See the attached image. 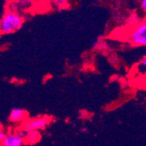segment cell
Masks as SVG:
<instances>
[{
  "mask_svg": "<svg viewBox=\"0 0 146 146\" xmlns=\"http://www.w3.org/2000/svg\"><path fill=\"white\" fill-rule=\"evenodd\" d=\"M24 17L15 9L8 10L0 19V33L11 34L21 29L24 25Z\"/></svg>",
  "mask_w": 146,
  "mask_h": 146,
  "instance_id": "obj_1",
  "label": "cell"
},
{
  "mask_svg": "<svg viewBox=\"0 0 146 146\" xmlns=\"http://www.w3.org/2000/svg\"><path fill=\"white\" fill-rule=\"evenodd\" d=\"M129 41L136 46H146V20L139 23L129 33Z\"/></svg>",
  "mask_w": 146,
  "mask_h": 146,
  "instance_id": "obj_2",
  "label": "cell"
},
{
  "mask_svg": "<svg viewBox=\"0 0 146 146\" xmlns=\"http://www.w3.org/2000/svg\"><path fill=\"white\" fill-rule=\"evenodd\" d=\"M52 122V118L46 115H43V116H38V117H35L33 119H29V120H26L23 125L22 128L29 130V131H33V130H41L46 129Z\"/></svg>",
  "mask_w": 146,
  "mask_h": 146,
  "instance_id": "obj_3",
  "label": "cell"
},
{
  "mask_svg": "<svg viewBox=\"0 0 146 146\" xmlns=\"http://www.w3.org/2000/svg\"><path fill=\"white\" fill-rule=\"evenodd\" d=\"M26 115H27V113H26V111L24 109H21V108L12 109L9 115V120L10 122L15 123H20L25 120Z\"/></svg>",
  "mask_w": 146,
  "mask_h": 146,
  "instance_id": "obj_4",
  "label": "cell"
},
{
  "mask_svg": "<svg viewBox=\"0 0 146 146\" xmlns=\"http://www.w3.org/2000/svg\"><path fill=\"white\" fill-rule=\"evenodd\" d=\"M25 140L18 137L16 134H7L4 141L1 143L2 146H23Z\"/></svg>",
  "mask_w": 146,
  "mask_h": 146,
  "instance_id": "obj_5",
  "label": "cell"
},
{
  "mask_svg": "<svg viewBox=\"0 0 146 146\" xmlns=\"http://www.w3.org/2000/svg\"><path fill=\"white\" fill-rule=\"evenodd\" d=\"M41 139V135L39 133L38 130H33L30 131V133L28 134L27 137H26L25 140L26 141V143L33 145L37 143L38 142H39Z\"/></svg>",
  "mask_w": 146,
  "mask_h": 146,
  "instance_id": "obj_6",
  "label": "cell"
},
{
  "mask_svg": "<svg viewBox=\"0 0 146 146\" xmlns=\"http://www.w3.org/2000/svg\"><path fill=\"white\" fill-rule=\"evenodd\" d=\"M29 133H30V131H29V130H26V129L21 128V129H18V130L16 131V133H15V134H16L18 137H19L20 138H22V139L25 140L26 137H27V136H28Z\"/></svg>",
  "mask_w": 146,
  "mask_h": 146,
  "instance_id": "obj_7",
  "label": "cell"
},
{
  "mask_svg": "<svg viewBox=\"0 0 146 146\" xmlns=\"http://www.w3.org/2000/svg\"><path fill=\"white\" fill-rule=\"evenodd\" d=\"M52 2L56 6L64 7L66 5V3H67V0H52Z\"/></svg>",
  "mask_w": 146,
  "mask_h": 146,
  "instance_id": "obj_8",
  "label": "cell"
},
{
  "mask_svg": "<svg viewBox=\"0 0 146 146\" xmlns=\"http://www.w3.org/2000/svg\"><path fill=\"white\" fill-rule=\"evenodd\" d=\"M138 68L140 70H146V57H144L143 59L141 60Z\"/></svg>",
  "mask_w": 146,
  "mask_h": 146,
  "instance_id": "obj_9",
  "label": "cell"
},
{
  "mask_svg": "<svg viewBox=\"0 0 146 146\" xmlns=\"http://www.w3.org/2000/svg\"><path fill=\"white\" fill-rule=\"evenodd\" d=\"M6 135H7V133H6L5 130H1V129H0V143H1L4 141V139L5 138Z\"/></svg>",
  "mask_w": 146,
  "mask_h": 146,
  "instance_id": "obj_10",
  "label": "cell"
},
{
  "mask_svg": "<svg viewBox=\"0 0 146 146\" xmlns=\"http://www.w3.org/2000/svg\"><path fill=\"white\" fill-rule=\"evenodd\" d=\"M141 8L146 12V0H141Z\"/></svg>",
  "mask_w": 146,
  "mask_h": 146,
  "instance_id": "obj_11",
  "label": "cell"
},
{
  "mask_svg": "<svg viewBox=\"0 0 146 146\" xmlns=\"http://www.w3.org/2000/svg\"><path fill=\"white\" fill-rule=\"evenodd\" d=\"M88 131V129L86 127H81L79 129V132H81V133H87Z\"/></svg>",
  "mask_w": 146,
  "mask_h": 146,
  "instance_id": "obj_12",
  "label": "cell"
},
{
  "mask_svg": "<svg viewBox=\"0 0 146 146\" xmlns=\"http://www.w3.org/2000/svg\"><path fill=\"white\" fill-rule=\"evenodd\" d=\"M99 46V41L98 40H96V41H95L94 43H93V45H92V46L94 47V48H96V47H97Z\"/></svg>",
  "mask_w": 146,
  "mask_h": 146,
  "instance_id": "obj_13",
  "label": "cell"
}]
</instances>
